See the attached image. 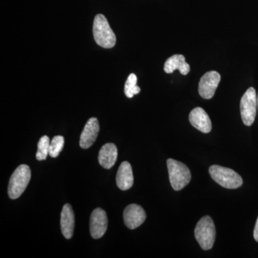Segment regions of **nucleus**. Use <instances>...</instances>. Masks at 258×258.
Segmentation results:
<instances>
[{
	"instance_id": "nucleus-1",
	"label": "nucleus",
	"mask_w": 258,
	"mask_h": 258,
	"mask_svg": "<svg viewBox=\"0 0 258 258\" xmlns=\"http://www.w3.org/2000/svg\"><path fill=\"white\" fill-rule=\"evenodd\" d=\"M93 32L95 41L99 46L107 49L115 46L116 37L104 15L98 14L95 17Z\"/></svg>"
},
{
	"instance_id": "nucleus-2",
	"label": "nucleus",
	"mask_w": 258,
	"mask_h": 258,
	"mask_svg": "<svg viewBox=\"0 0 258 258\" xmlns=\"http://www.w3.org/2000/svg\"><path fill=\"white\" fill-rule=\"evenodd\" d=\"M195 236L202 248L205 250L212 248L216 239V230L211 217H204L198 222Z\"/></svg>"
},
{
	"instance_id": "nucleus-3",
	"label": "nucleus",
	"mask_w": 258,
	"mask_h": 258,
	"mask_svg": "<svg viewBox=\"0 0 258 258\" xmlns=\"http://www.w3.org/2000/svg\"><path fill=\"white\" fill-rule=\"evenodd\" d=\"M31 179V170L28 165L23 164L15 169L10 177L8 195L12 200H16L26 189Z\"/></svg>"
},
{
	"instance_id": "nucleus-4",
	"label": "nucleus",
	"mask_w": 258,
	"mask_h": 258,
	"mask_svg": "<svg viewBox=\"0 0 258 258\" xmlns=\"http://www.w3.org/2000/svg\"><path fill=\"white\" fill-rule=\"evenodd\" d=\"M209 172L214 181L222 187L237 189L243 184L242 177L236 171L229 168L213 165L210 166Z\"/></svg>"
},
{
	"instance_id": "nucleus-5",
	"label": "nucleus",
	"mask_w": 258,
	"mask_h": 258,
	"mask_svg": "<svg viewBox=\"0 0 258 258\" xmlns=\"http://www.w3.org/2000/svg\"><path fill=\"white\" fill-rule=\"evenodd\" d=\"M168 171L171 186L175 191L184 189L191 181V172L189 168L183 163L174 159L167 160Z\"/></svg>"
},
{
	"instance_id": "nucleus-6",
	"label": "nucleus",
	"mask_w": 258,
	"mask_h": 258,
	"mask_svg": "<svg viewBox=\"0 0 258 258\" xmlns=\"http://www.w3.org/2000/svg\"><path fill=\"white\" fill-rule=\"evenodd\" d=\"M257 108V96L254 88L250 87L241 98L240 113L244 125L250 126L255 119Z\"/></svg>"
},
{
	"instance_id": "nucleus-7",
	"label": "nucleus",
	"mask_w": 258,
	"mask_h": 258,
	"mask_svg": "<svg viewBox=\"0 0 258 258\" xmlns=\"http://www.w3.org/2000/svg\"><path fill=\"white\" fill-rule=\"evenodd\" d=\"M221 76L217 71L206 73L199 83V93L205 99H211L215 96Z\"/></svg>"
},
{
	"instance_id": "nucleus-8",
	"label": "nucleus",
	"mask_w": 258,
	"mask_h": 258,
	"mask_svg": "<svg viewBox=\"0 0 258 258\" xmlns=\"http://www.w3.org/2000/svg\"><path fill=\"white\" fill-rule=\"evenodd\" d=\"M107 227L108 218L106 212L101 208L93 210L90 220V230L93 238H101L106 233Z\"/></svg>"
},
{
	"instance_id": "nucleus-9",
	"label": "nucleus",
	"mask_w": 258,
	"mask_h": 258,
	"mask_svg": "<svg viewBox=\"0 0 258 258\" xmlns=\"http://www.w3.org/2000/svg\"><path fill=\"white\" fill-rule=\"evenodd\" d=\"M147 218V215L142 207L136 204L128 205L123 212V220L128 228L134 230L142 225Z\"/></svg>"
},
{
	"instance_id": "nucleus-10",
	"label": "nucleus",
	"mask_w": 258,
	"mask_h": 258,
	"mask_svg": "<svg viewBox=\"0 0 258 258\" xmlns=\"http://www.w3.org/2000/svg\"><path fill=\"white\" fill-rule=\"evenodd\" d=\"M100 126L96 118H91L88 120L80 138V146L83 149H88L96 142L99 133Z\"/></svg>"
},
{
	"instance_id": "nucleus-11",
	"label": "nucleus",
	"mask_w": 258,
	"mask_h": 258,
	"mask_svg": "<svg viewBox=\"0 0 258 258\" xmlns=\"http://www.w3.org/2000/svg\"><path fill=\"white\" fill-rule=\"evenodd\" d=\"M190 123L203 133L208 134L212 130V122L207 112L203 108H195L190 112Z\"/></svg>"
},
{
	"instance_id": "nucleus-12",
	"label": "nucleus",
	"mask_w": 258,
	"mask_h": 258,
	"mask_svg": "<svg viewBox=\"0 0 258 258\" xmlns=\"http://www.w3.org/2000/svg\"><path fill=\"white\" fill-rule=\"evenodd\" d=\"M61 230L66 239L72 238L75 227V215L72 207L66 204L62 208L60 218Z\"/></svg>"
},
{
	"instance_id": "nucleus-13",
	"label": "nucleus",
	"mask_w": 258,
	"mask_h": 258,
	"mask_svg": "<svg viewBox=\"0 0 258 258\" xmlns=\"http://www.w3.org/2000/svg\"><path fill=\"white\" fill-rule=\"evenodd\" d=\"M116 184L120 189L128 190L134 184L133 171L128 161H123L119 166L116 175Z\"/></svg>"
},
{
	"instance_id": "nucleus-14",
	"label": "nucleus",
	"mask_w": 258,
	"mask_h": 258,
	"mask_svg": "<svg viewBox=\"0 0 258 258\" xmlns=\"http://www.w3.org/2000/svg\"><path fill=\"white\" fill-rule=\"evenodd\" d=\"M118 157V150L115 144L108 143L102 147L98 154V161L104 169H111Z\"/></svg>"
},
{
	"instance_id": "nucleus-15",
	"label": "nucleus",
	"mask_w": 258,
	"mask_h": 258,
	"mask_svg": "<svg viewBox=\"0 0 258 258\" xmlns=\"http://www.w3.org/2000/svg\"><path fill=\"white\" fill-rule=\"evenodd\" d=\"M164 69L166 74H172L176 70H179L180 74L186 76L189 73L190 66L185 61L184 55H174L166 60Z\"/></svg>"
},
{
	"instance_id": "nucleus-16",
	"label": "nucleus",
	"mask_w": 258,
	"mask_h": 258,
	"mask_svg": "<svg viewBox=\"0 0 258 258\" xmlns=\"http://www.w3.org/2000/svg\"><path fill=\"white\" fill-rule=\"evenodd\" d=\"M50 145V140L48 137L44 136L41 137L37 144V160L43 161L46 159L47 155L49 154Z\"/></svg>"
},
{
	"instance_id": "nucleus-17",
	"label": "nucleus",
	"mask_w": 258,
	"mask_h": 258,
	"mask_svg": "<svg viewBox=\"0 0 258 258\" xmlns=\"http://www.w3.org/2000/svg\"><path fill=\"white\" fill-rule=\"evenodd\" d=\"M137 77L135 74L129 75L128 79L125 82L124 92L126 97L129 98H133L134 95L138 94L141 91V88L137 85Z\"/></svg>"
},
{
	"instance_id": "nucleus-18",
	"label": "nucleus",
	"mask_w": 258,
	"mask_h": 258,
	"mask_svg": "<svg viewBox=\"0 0 258 258\" xmlns=\"http://www.w3.org/2000/svg\"><path fill=\"white\" fill-rule=\"evenodd\" d=\"M64 142V138L62 136H56L54 137L50 142L49 155L52 158L58 157L59 154L63 149Z\"/></svg>"
},
{
	"instance_id": "nucleus-19",
	"label": "nucleus",
	"mask_w": 258,
	"mask_h": 258,
	"mask_svg": "<svg viewBox=\"0 0 258 258\" xmlns=\"http://www.w3.org/2000/svg\"><path fill=\"white\" fill-rule=\"evenodd\" d=\"M253 235L254 240H255L256 242H258V217L257 221H256L255 226H254Z\"/></svg>"
},
{
	"instance_id": "nucleus-20",
	"label": "nucleus",
	"mask_w": 258,
	"mask_h": 258,
	"mask_svg": "<svg viewBox=\"0 0 258 258\" xmlns=\"http://www.w3.org/2000/svg\"><path fill=\"white\" fill-rule=\"evenodd\" d=\"M257 109H258V95H257Z\"/></svg>"
}]
</instances>
